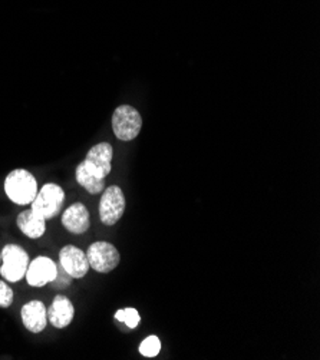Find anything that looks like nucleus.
I'll return each mask as SVG.
<instances>
[{
	"label": "nucleus",
	"instance_id": "obj_1",
	"mask_svg": "<svg viewBox=\"0 0 320 360\" xmlns=\"http://www.w3.org/2000/svg\"><path fill=\"white\" fill-rule=\"evenodd\" d=\"M4 187L9 200L18 205L32 204L39 190L33 174L20 168L8 174Z\"/></svg>",
	"mask_w": 320,
	"mask_h": 360
},
{
	"label": "nucleus",
	"instance_id": "obj_2",
	"mask_svg": "<svg viewBox=\"0 0 320 360\" xmlns=\"http://www.w3.org/2000/svg\"><path fill=\"white\" fill-rule=\"evenodd\" d=\"M2 255V266H0V276L9 283L20 281L29 266V256L26 250L18 244H8L0 251Z\"/></svg>",
	"mask_w": 320,
	"mask_h": 360
},
{
	"label": "nucleus",
	"instance_id": "obj_3",
	"mask_svg": "<svg viewBox=\"0 0 320 360\" xmlns=\"http://www.w3.org/2000/svg\"><path fill=\"white\" fill-rule=\"evenodd\" d=\"M127 201L122 190L118 186H110L102 191L99 201V219L103 226H115L125 212Z\"/></svg>",
	"mask_w": 320,
	"mask_h": 360
},
{
	"label": "nucleus",
	"instance_id": "obj_4",
	"mask_svg": "<svg viewBox=\"0 0 320 360\" xmlns=\"http://www.w3.org/2000/svg\"><path fill=\"white\" fill-rule=\"evenodd\" d=\"M65 201V193L60 186L48 183L38 190L37 197L32 201V210L38 212L45 220L58 217Z\"/></svg>",
	"mask_w": 320,
	"mask_h": 360
},
{
	"label": "nucleus",
	"instance_id": "obj_5",
	"mask_svg": "<svg viewBox=\"0 0 320 360\" xmlns=\"http://www.w3.org/2000/svg\"><path fill=\"white\" fill-rule=\"evenodd\" d=\"M89 267L98 273H111L120 266L121 256L117 247L108 241H96L87 251Z\"/></svg>",
	"mask_w": 320,
	"mask_h": 360
},
{
	"label": "nucleus",
	"instance_id": "obj_6",
	"mask_svg": "<svg viewBox=\"0 0 320 360\" xmlns=\"http://www.w3.org/2000/svg\"><path fill=\"white\" fill-rule=\"evenodd\" d=\"M142 128V118L131 105H121L113 114V131L121 141L135 139Z\"/></svg>",
	"mask_w": 320,
	"mask_h": 360
},
{
	"label": "nucleus",
	"instance_id": "obj_7",
	"mask_svg": "<svg viewBox=\"0 0 320 360\" xmlns=\"http://www.w3.org/2000/svg\"><path fill=\"white\" fill-rule=\"evenodd\" d=\"M113 157H114V148L108 142H99L94 146L82 164L94 174H96L101 178L108 176L113 169Z\"/></svg>",
	"mask_w": 320,
	"mask_h": 360
},
{
	"label": "nucleus",
	"instance_id": "obj_8",
	"mask_svg": "<svg viewBox=\"0 0 320 360\" xmlns=\"http://www.w3.org/2000/svg\"><path fill=\"white\" fill-rule=\"evenodd\" d=\"M58 274V264L45 256H39L33 262H29L25 278L32 287H44L51 284Z\"/></svg>",
	"mask_w": 320,
	"mask_h": 360
},
{
	"label": "nucleus",
	"instance_id": "obj_9",
	"mask_svg": "<svg viewBox=\"0 0 320 360\" xmlns=\"http://www.w3.org/2000/svg\"><path fill=\"white\" fill-rule=\"evenodd\" d=\"M59 266L72 278H82L87 276L89 267L87 253L75 245H65L59 251Z\"/></svg>",
	"mask_w": 320,
	"mask_h": 360
},
{
	"label": "nucleus",
	"instance_id": "obj_10",
	"mask_svg": "<svg viewBox=\"0 0 320 360\" xmlns=\"http://www.w3.org/2000/svg\"><path fill=\"white\" fill-rule=\"evenodd\" d=\"M23 326L30 333H41L48 325V309L41 300H30L20 311Z\"/></svg>",
	"mask_w": 320,
	"mask_h": 360
},
{
	"label": "nucleus",
	"instance_id": "obj_11",
	"mask_svg": "<svg viewBox=\"0 0 320 360\" xmlns=\"http://www.w3.org/2000/svg\"><path fill=\"white\" fill-rule=\"evenodd\" d=\"M62 226L72 234H84L91 227V215L82 202L69 205L62 214Z\"/></svg>",
	"mask_w": 320,
	"mask_h": 360
},
{
	"label": "nucleus",
	"instance_id": "obj_12",
	"mask_svg": "<svg viewBox=\"0 0 320 360\" xmlns=\"http://www.w3.org/2000/svg\"><path fill=\"white\" fill-rule=\"evenodd\" d=\"M75 316V307L66 296H56L48 309V320L56 329H65L72 323Z\"/></svg>",
	"mask_w": 320,
	"mask_h": 360
},
{
	"label": "nucleus",
	"instance_id": "obj_13",
	"mask_svg": "<svg viewBox=\"0 0 320 360\" xmlns=\"http://www.w3.org/2000/svg\"><path fill=\"white\" fill-rule=\"evenodd\" d=\"M16 224L19 230L32 240L41 238L46 231V220L38 212H34L32 208L25 210L18 215Z\"/></svg>",
	"mask_w": 320,
	"mask_h": 360
},
{
	"label": "nucleus",
	"instance_id": "obj_14",
	"mask_svg": "<svg viewBox=\"0 0 320 360\" xmlns=\"http://www.w3.org/2000/svg\"><path fill=\"white\" fill-rule=\"evenodd\" d=\"M75 178L78 184L92 195L101 194L105 190V178H101L96 174L91 172L82 162L77 167Z\"/></svg>",
	"mask_w": 320,
	"mask_h": 360
},
{
	"label": "nucleus",
	"instance_id": "obj_15",
	"mask_svg": "<svg viewBox=\"0 0 320 360\" xmlns=\"http://www.w3.org/2000/svg\"><path fill=\"white\" fill-rule=\"evenodd\" d=\"M160 350H161V340L154 335L146 338L139 345V353L146 357H155L160 353Z\"/></svg>",
	"mask_w": 320,
	"mask_h": 360
},
{
	"label": "nucleus",
	"instance_id": "obj_16",
	"mask_svg": "<svg viewBox=\"0 0 320 360\" xmlns=\"http://www.w3.org/2000/svg\"><path fill=\"white\" fill-rule=\"evenodd\" d=\"M115 319L125 323V325L129 328V329H135L138 328L139 321H141V316L138 313L136 309L134 307H129V309H121L115 313Z\"/></svg>",
	"mask_w": 320,
	"mask_h": 360
},
{
	"label": "nucleus",
	"instance_id": "obj_17",
	"mask_svg": "<svg viewBox=\"0 0 320 360\" xmlns=\"http://www.w3.org/2000/svg\"><path fill=\"white\" fill-rule=\"evenodd\" d=\"M13 299H15L13 290L5 281L0 280V307L2 309L11 307L13 303Z\"/></svg>",
	"mask_w": 320,
	"mask_h": 360
},
{
	"label": "nucleus",
	"instance_id": "obj_18",
	"mask_svg": "<svg viewBox=\"0 0 320 360\" xmlns=\"http://www.w3.org/2000/svg\"><path fill=\"white\" fill-rule=\"evenodd\" d=\"M72 277H70L62 267H58V274H56V277H55V280L51 283L55 289H60V290H63V289H66V287H69L70 284H72Z\"/></svg>",
	"mask_w": 320,
	"mask_h": 360
},
{
	"label": "nucleus",
	"instance_id": "obj_19",
	"mask_svg": "<svg viewBox=\"0 0 320 360\" xmlns=\"http://www.w3.org/2000/svg\"><path fill=\"white\" fill-rule=\"evenodd\" d=\"M0 262H2V255H0Z\"/></svg>",
	"mask_w": 320,
	"mask_h": 360
}]
</instances>
